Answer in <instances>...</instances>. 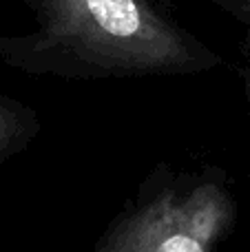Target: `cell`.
<instances>
[{"mask_svg": "<svg viewBox=\"0 0 250 252\" xmlns=\"http://www.w3.org/2000/svg\"><path fill=\"white\" fill-rule=\"evenodd\" d=\"M35 31L4 56L31 73L142 78L202 73L221 58L171 22L151 0H31Z\"/></svg>", "mask_w": 250, "mask_h": 252, "instance_id": "cell-1", "label": "cell"}, {"mask_svg": "<svg viewBox=\"0 0 250 252\" xmlns=\"http://www.w3.org/2000/svg\"><path fill=\"white\" fill-rule=\"evenodd\" d=\"M217 2H221L228 9H233L235 16L242 18L246 25H250V0H217Z\"/></svg>", "mask_w": 250, "mask_h": 252, "instance_id": "cell-3", "label": "cell"}, {"mask_svg": "<svg viewBox=\"0 0 250 252\" xmlns=\"http://www.w3.org/2000/svg\"><path fill=\"white\" fill-rule=\"evenodd\" d=\"M233 219L235 201L219 184L166 188L115 223L100 252H213Z\"/></svg>", "mask_w": 250, "mask_h": 252, "instance_id": "cell-2", "label": "cell"}]
</instances>
